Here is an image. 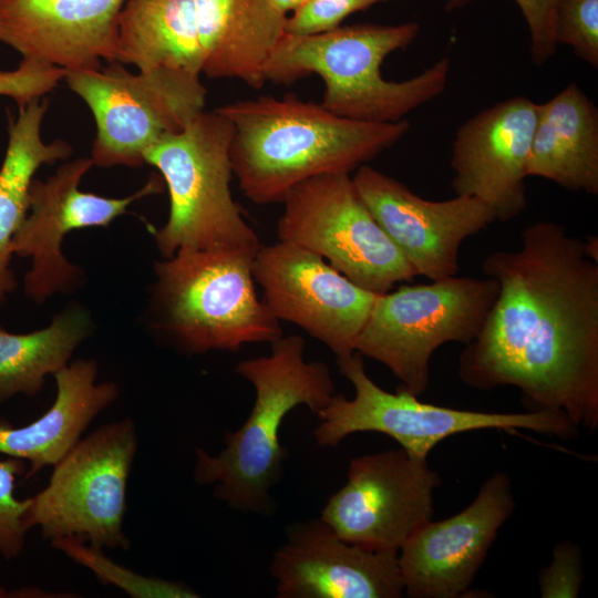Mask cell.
<instances>
[{
    "mask_svg": "<svg viewBox=\"0 0 598 598\" xmlns=\"http://www.w3.org/2000/svg\"><path fill=\"white\" fill-rule=\"evenodd\" d=\"M498 283L480 332L458 357L461 381L476 390L516 388L527 411L565 413L598 427V238L539 220L515 250L482 264Z\"/></svg>",
    "mask_w": 598,
    "mask_h": 598,
    "instance_id": "cell-1",
    "label": "cell"
},
{
    "mask_svg": "<svg viewBox=\"0 0 598 598\" xmlns=\"http://www.w3.org/2000/svg\"><path fill=\"white\" fill-rule=\"evenodd\" d=\"M233 124L230 161L252 203H282L296 185L330 173H351L400 141L401 120L367 123L338 116L295 95L259 96L217 109Z\"/></svg>",
    "mask_w": 598,
    "mask_h": 598,
    "instance_id": "cell-2",
    "label": "cell"
},
{
    "mask_svg": "<svg viewBox=\"0 0 598 598\" xmlns=\"http://www.w3.org/2000/svg\"><path fill=\"white\" fill-rule=\"evenodd\" d=\"M268 355L240 361L235 371L255 390V402L244 424L227 432L217 455L196 451L194 480L215 485V497L245 513L271 508V488L281 480L289 453L279 440L286 415L306 405L316 415L334 395L329 367L306 361V341L282 336Z\"/></svg>",
    "mask_w": 598,
    "mask_h": 598,
    "instance_id": "cell-3",
    "label": "cell"
},
{
    "mask_svg": "<svg viewBox=\"0 0 598 598\" xmlns=\"http://www.w3.org/2000/svg\"><path fill=\"white\" fill-rule=\"evenodd\" d=\"M419 31V23L410 21L340 25L312 35L285 33L265 66L264 78L277 85H290L317 74L324 84L320 104L331 113L367 123L398 122L442 94L448 80L447 58L404 81L383 78L385 58L409 47Z\"/></svg>",
    "mask_w": 598,
    "mask_h": 598,
    "instance_id": "cell-4",
    "label": "cell"
},
{
    "mask_svg": "<svg viewBox=\"0 0 598 598\" xmlns=\"http://www.w3.org/2000/svg\"><path fill=\"white\" fill-rule=\"evenodd\" d=\"M255 255L227 249L178 250L155 264V327L189 354L236 352L283 336L257 296Z\"/></svg>",
    "mask_w": 598,
    "mask_h": 598,
    "instance_id": "cell-5",
    "label": "cell"
},
{
    "mask_svg": "<svg viewBox=\"0 0 598 598\" xmlns=\"http://www.w3.org/2000/svg\"><path fill=\"white\" fill-rule=\"evenodd\" d=\"M231 136L228 117L217 109L203 111L145 152L144 162L161 173L169 195L168 219L153 230L165 258L182 249L256 255L261 246L231 195Z\"/></svg>",
    "mask_w": 598,
    "mask_h": 598,
    "instance_id": "cell-6",
    "label": "cell"
},
{
    "mask_svg": "<svg viewBox=\"0 0 598 598\" xmlns=\"http://www.w3.org/2000/svg\"><path fill=\"white\" fill-rule=\"evenodd\" d=\"M498 289L489 277L452 276L378 295L355 352L384 364L399 390L420 396L429 386L433 353L450 342H471Z\"/></svg>",
    "mask_w": 598,
    "mask_h": 598,
    "instance_id": "cell-7",
    "label": "cell"
},
{
    "mask_svg": "<svg viewBox=\"0 0 598 598\" xmlns=\"http://www.w3.org/2000/svg\"><path fill=\"white\" fill-rule=\"evenodd\" d=\"M337 361L340 373L353 385L354 396L333 395L317 414L320 423L313 435L320 446L334 447L351 434L378 432L395 440L411 455L427 458L444 439L475 430L523 429L563 440L574 439L579 432L565 413L557 411L498 413L424 403L406 391L391 393L379 386L368 375L358 352Z\"/></svg>",
    "mask_w": 598,
    "mask_h": 598,
    "instance_id": "cell-8",
    "label": "cell"
},
{
    "mask_svg": "<svg viewBox=\"0 0 598 598\" xmlns=\"http://www.w3.org/2000/svg\"><path fill=\"white\" fill-rule=\"evenodd\" d=\"M68 86L91 110L96 136L91 159L100 167H140L145 152L167 135L183 131L204 111L200 74L154 68L131 73L120 63L68 71Z\"/></svg>",
    "mask_w": 598,
    "mask_h": 598,
    "instance_id": "cell-9",
    "label": "cell"
},
{
    "mask_svg": "<svg viewBox=\"0 0 598 598\" xmlns=\"http://www.w3.org/2000/svg\"><path fill=\"white\" fill-rule=\"evenodd\" d=\"M137 452L132 419L81 439L54 465L48 485L30 497L23 522L50 542L76 537L96 547L128 550L123 530L126 487Z\"/></svg>",
    "mask_w": 598,
    "mask_h": 598,
    "instance_id": "cell-10",
    "label": "cell"
},
{
    "mask_svg": "<svg viewBox=\"0 0 598 598\" xmlns=\"http://www.w3.org/2000/svg\"><path fill=\"white\" fill-rule=\"evenodd\" d=\"M282 204L279 240L318 254L359 287L381 295L419 276L371 214L349 173L306 179Z\"/></svg>",
    "mask_w": 598,
    "mask_h": 598,
    "instance_id": "cell-11",
    "label": "cell"
},
{
    "mask_svg": "<svg viewBox=\"0 0 598 598\" xmlns=\"http://www.w3.org/2000/svg\"><path fill=\"white\" fill-rule=\"evenodd\" d=\"M442 480L402 447L354 457L346 484L332 494L320 519L343 540L399 553L408 538L432 519L434 491Z\"/></svg>",
    "mask_w": 598,
    "mask_h": 598,
    "instance_id": "cell-12",
    "label": "cell"
},
{
    "mask_svg": "<svg viewBox=\"0 0 598 598\" xmlns=\"http://www.w3.org/2000/svg\"><path fill=\"white\" fill-rule=\"evenodd\" d=\"M251 268L265 303L279 321L297 324L338 359L355 352L377 293L349 280L318 254L288 241L261 245Z\"/></svg>",
    "mask_w": 598,
    "mask_h": 598,
    "instance_id": "cell-13",
    "label": "cell"
},
{
    "mask_svg": "<svg viewBox=\"0 0 598 598\" xmlns=\"http://www.w3.org/2000/svg\"><path fill=\"white\" fill-rule=\"evenodd\" d=\"M93 165L91 157L78 158L61 165L45 181L33 178L31 182L29 209L12 238L11 251L32 259V267L24 277V291L35 302L70 290L82 276L62 255L61 244L68 233L107 227L126 214L133 202L162 189L161 179L154 175L141 189L124 198L82 192L80 182Z\"/></svg>",
    "mask_w": 598,
    "mask_h": 598,
    "instance_id": "cell-14",
    "label": "cell"
},
{
    "mask_svg": "<svg viewBox=\"0 0 598 598\" xmlns=\"http://www.w3.org/2000/svg\"><path fill=\"white\" fill-rule=\"evenodd\" d=\"M352 179L389 238L430 281L456 276L463 241L497 220L494 208L476 197L429 200L365 164Z\"/></svg>",
    "mask_w": 598,
    "mask_h": 598,
    "instance_id": "cell-15",
    "label": "cell"
},
{
    "mask_svg": "<svg viewBox=\"0 0 598 598\" xmlns=\"http://www.w3.org/2000/svg\"><path fill=\"white\" fill-rule=\"evenodd\" d=\"M515 507L509 476L495 472L463 511L417 528L398 554L404 594L464 597Z\"/></svg>",
    "mask_w": 598,
    "mask_h": 598,
    "instance_id": "cell-16",
    "label": "cell"
},
{
    "mask_svg": "<svg viewBox=\"0 0 598 598\" xmlns=\"http://www.w3.org/2000/svg\"><path fill=\"white\" fill-rule=\"evenodd\" d=\"M539 109L540 103L515 96L478 112L458 127L450 161L455 195L487 203L499 221L524 212L526 168Z\"/></svg>",
    "mask_w": 598,
    "mask_h": 598,
    "instance_id": "cell-17",
    "label": "cell"
},
{
    "mask_svg": "<svg viewBox=\"0 0 598 598\" xmlns=\"http://www.w3.org/2000/svg\"><path fill=\"white\" fill-rule=\"evenodd\" d=\"M398 554L348 543L318 518L289 527L270 574L278 598H399Z\"/></svg>",
    "mask_w": 598,
    "mask_h": 598,
    "instance_id": "cell-18",
    "label": "cell"
},
{
    "mask_svg": "<svg viewBox=\"0 0 598 598\" xmlns=\"http://www.w3.org/2000/svg\"><path fill=\"white\" fill-rule=\"evenodd\" d=\"M126 0H0V42L23 58L66 71L115 63Z\"/></svg>",
    "mask_w": 598,
    "mask_h": 598,
    "instance_id": "cell-19",
    "label": "cell"
},
{
    "mask_svg": "<svg viewBox=\"0 0 598 598\" xmlns=\"http://www.w3.org/2000/svg\"><path fill=\"white\" fill-rule=\"evenodd\" d=\"M96 375L94 360H76L53 374L56 395L43 415L21 427L0 422V454L27 461L25 478L61 461L96 415L117 399V385L95 383Z\"/></svg>",
    "mask_w": 598,
    "mask_h": 598,
    "instance_id": "cell-20",
    "label": "cell"
},
{
    "mask_svg": "<svg viewBox=\"0 0 598 598\" xmlns=\"http://www.w3.org/2000/svg\"><path fill=\"white\" fill-rule=\"evenodd\" d=\"M202 73L265 85V66L283 37L287 16L269 0H195Z\"/></svg>",
    "mask_w": 598,
    "mask_h": 598,
    "instance_id": "cell-21",
    "label": "cell"
},
{
    "mask_svg": "<svg viewBox=\"0 0 598 598\" xmlns=\"http://www.w3.org/2000/svg\"><path fill=\"white\" fill-rule=\"evenodd\" d=\"M526 174L598 194V109L576 83L540 104Z\"/></svg>",
    "mask_w": 598,
    "mask_h": 598,
    "instance_id": "cell-22",
    "label": "cell"
},
{
    "mask_svg": "<svg viewBox=\"0 0 598 598\" xmlns=\"http://www.w3.org/2000/svg\"><path fill=\"white\" fill-rule=\"evenodd\" d=\"M115 63L202 74L195 0H126L118 18Z\"/></svg>",
    "mask_w": 598,
    "mask_h": 598,
    "instance_id": "cell-23",
    "label": "cell"
},
{
    "mask_svg": "<svg viewBox=\"0 0 598 598\" xmlns=\"http://www.w3.org/2000/svg\"><path fill=\"white\" fill-rule=\"evenodd\" d=\"M47 110V100H33L19 109L18 117L9 126L8 147L0 168V305L17 288L10 269L11 241L27 216L33 176L43 164L66 159L72 153V147L62 140L43 142L41 124Z\"/></svg>",
    "mask_w": 598,
    "mask_h": 598,
    "instance_id": "cell-24",
    "label": "cell"
},
{
    "mask_svg": "<svg viewBox=\"0 0 598 598\" xmlns=\"http://www.w3.org/2000/svg\"><path fill=\"white\" fill-rule=\"evenodd\" d=\"M90 332V317L78 307L29 333H11L0 326V403L17 394L37 395L45 377L68 365Z\"/></svg>",
    "mask_w": 598,
    "mask_h": 598,
    "instance_id": "cell-25",
    "label": "cell"
},
{
    "mask_svg": "<svg viewBox=\"0 0 598 598\" xmlns=\"http://www.w3.org/2000/svg\"><path fill=\"white\" fill-rule=\"evenodd\" d=\"M76 564L87 568L103 585H112L133 598H197L189 586L159 577L140 575L110 559L103 548L86 544L76 537H62L51 542Z\"/></svg>",
    "mask_w": 598,
    "mask_h": 598,
    "instance_id": "cell-26",
    "label": "cell"
},
{
    "mask_svg": "<svg viewBox=\"0 0 598 598\" xmlns=\"http://www.w3.org/2000/svg\"><path fill=\"white\" fill-rule=\"evenodd\" d=\"M557 44L569 45L590 66L598 68V0H560L555 17Z\"/></svg>",
    "mask_w": 598,
    "mask_h": 598,
    "instance_id": "cell-27",
    "label": "cell"
},
{
    "mask_svg": "<svg viewBox=\"0 0 598 598\" xmlns=\"http://www.w3.org/2000/svg\"><path fill=\"white\" fill-rule=\"evenodd\" d=\"M24 470L25 463L21 460H0V554L6 559L21 554L28 533L23 516L30 498L19 501L14 496L17 476Z\"/></svg>",
    "mask_w": 598,
    "mask_h": 598,
    "instance_id": "cell-28",
    "label": "cell"
},
{
    "mask_svg": "<svg viewBox=\"0 0 598 598\" xmlns=\"http://www.w3.org/2000/svg\"><path fill=\"white\" fill-rule=\"evenodd\" d=\"M391 0H305L290 17L285 32L291 35H312L337 29L349 16L374 4Z\"/></svg>",
    "mask_w": 598,
    "mask_h": 598,
    "instance_id": "cell-29",
    "label": "cell"
},
{
    "mask_svg": "<svg viewBox=\"0 0 598 598\" xmlns=\"http://www.w3.org/2000/svg\"><path fill=\"white\" fill-rule=\"evenodd\" d=\"M472 0H447L446 11L461 9ZM529 31L530 59L537 66L545 64L557 50L555 17L560 0H514Z\"/></svg>",
    "mask_w": 598,
    "mask_h": 598,
    "instance_id": "cell-30",
    "label": "cell"
},
{
    "mask_svg": "<svg viewBox=\"0 0 598 598\" xmlns=\"http://www.w3.org/2000/svg\"><path fill=\"white\" fill-rule=\"evenodd\" d=\"M580 547L570 540L556 543L550 563L539 570L542 598H576L582 584Z\"/></svg>",
    "mask_w": 598,
    "mask_h": 598,
    "instance_id": "cell-31",
    "label": "cell"
},
{
    "mask_svg": "<svg viewBox=\"0 0 598 598\" xmlns=\"http://www.w3.org/2000/svg\"><path fill=\"white\" fill-rule=\"evenodd\" d=\"M66 72L53 65L22 60L12 71L0 70V95L13 99L19 109L23 107L56 87Z\"/></svg>",
    "mask_w": 598,
    "mask_h": 598,
    "instance_id": "cell-32",
    "label": "cell"
},
{
    "mask_svg": "<svg viewBox=\"0 0 598 598\" xmlns=\"http://www.w3.org/2000/svg\"><path fill=\"white\" fill-rule=\"evenodd\" d=\"M305 0H269L271 6L280 13L287 16L296 10Z\"/></svg>",
    "mask_w": 598,
    "mask_h": 598,
    "instance_id": "cell-33",
    "label": "cell"
}]
</instances>
